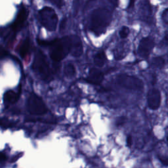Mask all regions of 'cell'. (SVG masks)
<instances>
[{
    "mask_svg": "<svg viewBox=\"0 0 168 168\" xmlns=\"http://www.w3.org/2000/svg\"><path fill=\"white\" fill-rule=\"evenodd\" d=\"M111 20V12L105 9H96L92 13L91 30L96 36H100L105 33Z\"/></svg>",
    "mask_w": 168,
    "mask_h": 168,
    "instance_id": "obj_1",
    "label": "cell"
},
{
    "mask_svg": "<svg viewBox=\"0 0 168 168\" xmlns=\"http://www.w3.org/2000/svg\"><path fill=\"white\" fill-rule=\"evenodd\" d=\"M50 57L53 61L59 62L70 53V37H64L51 42Z\"/></svg>",
    "mask_w": 168,
    "mask_h": 168,
    "instance_id": "obj_2",
    "label": "cell"
},
{
    "mask_svg": "<svg viewBox=\"0 0 168 168\" xmlns=\"http://www.w3.org/2000/svg\"><path fill=\"white\" fill-rule=\"evenodd\" d=\"M32 68L38 74H40L43 80L47 79L50 76L51 70L48 62L46 56L40 50L36 51L35 53Z\"/></svg>",
    "mask_w": 168,
    "mask_h": 168,
    "instance_id": "obj_3",
    "label": "cell"
},
{
    "mask_svg": "<svg viewBox=\"0 0 168 168\" xmlns=\"http://www.w3.org/2000/svg\"><path fill=\"white\" fill-rule=\"evenodd\" d=\"M39 17L42 24L48 31L53 32L57 29L58 24V17L54 9L46 7L39 12Z\"/></svg>",
    "mask_w": 168,
    "mask_h": 168,
    "instance_id": "obj_4",
    "label": "cell"
},
{
    "mask_svg": "<svg viewBox=\"0 0 168 168\" xmlns=\"http://www.w3.org/2000/svg\"><path fill=\"white\" fill-rule=\"evenodd\" d=\"M27 108L34 115H42L47 112V108L43 100L35 93H32L28 99Z\"/></svg>",
    "mask_w": 168,
    "mask_h": 168,
    "instance_id": "obj_5",
    "label": "cell"
},
{
    "mask_svg": "<svg viewBox=\"0 0 168 168\" xmlns=\"http://www.w3.org/2000/svg\"><path fill=\"white\" fill-rule=\"evenodd\" d=\"M118 85L125 88L133 90H140L143 87V83L141 80L127 75H120L116 78Z\"/></svg>",
    "mask_w": 168,
    "mask_h": 168,
    "instance_id": "obj_6",
    "label": "cell"
},
{
    "mask_svg": "<svg viewBox=\"0 0 168 168\" xmlns=\"http://www.w3.org/2000/svg\"><path fill=\"white\" fill-rule=\"evenodd\" d=\"M154 47V42L150 37H145L140 42L138 53L140 57L146 58L152 52Z\"/></svg>",
    "mask_w": 168,
    "mask_h": 168,
    "instance_id": "obj_7",
    "label": "cell"
},
{
    "mask_svg": "<svg viewBox=\"0 0 168 168\" xmlns=\"http://www.w3.org/2000/svg\"><path fill=\"white\" fill-rule=\"evenodd\" d=\"M147 102L150 108L157 110L161 104V94L158 89H152L148 93Z\"/></svg>",
    "mask_w": 168,
    "mask_h": 168,
    "instance_id": "obj_8",
    "label": "cell"
},
{
    "mask_svg": "<svg viewBox=\"0 0 168 168\" xmlns=\"http://www.w3.org/2000/svg\"><path fill=\"white\" fill-rule=\"evenodd\" d=\"M70 53L78 57L83 53V46L80 38L77 36H70Z\"/></svg>",
    "mask_w": 168,
    "mask_h": 168,
    "instance_id": "obj_9",
    "label": "cell"
},
{
    "mask_svg": "<svg viewBox=\"0 0 168 168\" xmlns=\"http://www.w3.org/2000/svg\"><path fill=\"white\" fill-rule=\"evenodd\" d=\"M28 15V10L24 7H22L20 9V11H19L15 22L11 26V30L12 32H14L15 33H16V32H18L22 28L25 21L27 20Z\"/></svg>",
    "mask_w": 168,
    "mask_h": 168,
    "instance_id": "obj_10",
    "label": "cell"
},
{
    "mask_svg": "<svg viewBox=\"0 0 168 168\" xmlns=\"http://www.w3.org/2000/svg\"><path fill=\"white\" fill-rule=\"evenodd\" d=\"M103 79H104V75L101 71L99 69L93 68L90 69L86 81L94 85H99Z\"/></svg>",
    "mask_w": 168,
    "mask_h": 168,
    "instance_id": "obj_11",
    "label": "cell"
},
{
    "mask_svg": "<svg viewBox=\"0 0 168 168\" xmlns=\"http://www.w3.org/2000/svg\"><path fill=\"white\" fill-rule=\"evenodd\" d=\"M19 98V93H17L12 90H9L5 92L3 96V102L5 106L8 108L11 105L15 103Z\"/></svg>",
    "mask_w": 168,
    "mask_h": 168,
    "instance_id": "obj_12",
    "label": "cell"
},
{
    "mask_svg": "<svg viewBox=\"0 0 168 168\" xmlns=\"http://www.w3.org/2000/svg\"><path fill=\"white\" fill-rule=\"evenodd\" d=\"M106 61V56L103 51L96 53L94 57L95 64L99 67H102L104 65Z\"/></svg>",
    "mask_w": 168,
    "mask_h": 168,
    "instance_id": "obj_13",
    "label": "cell"
},
{
    "mask_svg": "<svg viewBox=\"0 0 168 168\" xmlns=\"http://www.w3.org/2000/svg\"><path fill=\"white\" fill-rule=\"evenodd\" d=\"M30 48V42L29 39H27L21 45V47L20 48V55L24 58L27 56L29 52V50Z\"/></svg>",
    "mask_w": 168,
    "mask_h": 168,
    "instance_id": "obj_14",
    "label": "cell"
},
{
    "mask_svg": "<svg viewBox=\"0 0 168 168\" xmlns=\"http://www.w3.org/2000/svg\"><path fill=\"white\" fill-rule=\"evenodd\" d=\"M64 74L68 77L74 76L76 74V69H75L74 66L71 63L67 64V65L64 67Z\"/></svg>",
    "mask_w": 168,
    "mask_h": 168,
    "instance_id": "obj_15",
    "label": "cell"
},
{
    "mask_svg": "<svg viewBox=\"0 0 168 168\" xmlns=\"http://www.w3.org/2000/svg\"><path fill=\"white\" fill-rule=\"evenodd\" d=\"M124 45L123 44L121 47H119L115 52V59L116 60H120L124 58L127 55V51L124 48Z\"/></svg>",
    "mask_w": 168,
    "mask_h": 168,
    "instance_id": "obj_16",
    "label": "cell"
},
{
    "mask_svg": "<svg viewBox=\"0 0 168 168\" xmlns=\"http://www.w3.org/2000/svg\"><path fill=\"white\" fill-rule=\"evenodd\" d=\"M152 65L156 68H161L164 66V60L161 57H156L154 58L152 61Z\"/></svg>",
    "mask_w": 168,
    "mask_h": 168,
    "instance_id": "obj_17",
    "label": "cell"
},
{
    "mask_svg": "<svg viewBox=\"0 0 168 168\" xmlns=\"http://www.w3.org/2000/svg\"><path fill=\"white\" fill-rule=\"evenodd\" d=\"M13 126L12 121L7 118H0V127L3 128H9Z\"/></svg>",
    "mask_w": 168,
    "mask_h": 168,
    "instance_id": "obj_18",
    "label": "cell"
},
{
    "mask_svg": "<svg viewBox=\"0 0 168 168\" xmlns=\"http://www.w3.org/2000/svg\"><path fill=\"white\" fill-rule=\"evenodd\" d=\"M130 33V29L126 27H124L120 31V36L121 38H126Z\"/></svg>",
    "mask_w": 168,
    "mask_h": 168,
    "instance_id": "obj_19",
    "label": "cell"
},
{
    "mask_svg": "<svg viewBox=\"0 0 168 168\" xmlns=\"http://www.w3.org/2000/svg\"><path fill=\"white\" fill-rule=\"evenodd\" d=\"M49 1L59 8L62 7L64 5V0H49Z\"/></svg>",
    "mask_w": 168,
    "mask_h": 168,
    "instance_id": "obj_20",
    "label": "cell"
},
{
    "mask_svg": "<svg viewBox=\"0 0 168 168\" xmlns=\"http://www.w3.org/2000/svg\"><path fill=\"white\" fill-rule=\"evenodd\" d=\"M161 18H162V20H163L164 24L168 27V9H166L163 12Z\"/></svg>",
    "mask_w": 168,
    "mask_h": 168,
    "instance_id": "obj_21",
    "label": "cell"
},
{
    "mask_svg": "<svg viewBox=\"0 0 168 168\" xmlns=\"http://www.w3.org/2000/svg\"><path fill=\"white\" fill-rule=\"evenodd\" d=\"M126 120V118L125 117H120V118H119L117 120V121H116V126H120L123 125L125 123Z\"/></svg>",
    "mask_w": 168,
    "mask_h": 168,
    "instance_id": "obj_22",
    "label": "cell"
},
{
    "mask_svg": "<svg viewBox=\"0 0 168 168\" xmlns=\"http://www.w3.org/2000/svg\"><path fill=\"white\" fill-rule=\"evenodd\" d=\"M7 55H8L7 51H6L2 49H0V59H3V58L6 57Z\"/></svg>",
    "mask_w": 168,
    "mask_h": 168,
    "instance_id": "obj_23",
    "label": "cell"
},
{
    "mask_svg": "<svg viewBox=\"0 0 168 168\" xmlns=\"http://www.w3.org/2000/svg\"><path fill=\"white\" fill-rule=\"evenodd\" d=\"M160 161H161V163L166 166H168V157L166 158H160Z\"/></svg>",
    "mask_w": 168,
    "mask_h": 168,
    "instance_id": "obj_24",
    "label": "cell"
},
{
    "mask_svg": "<svg viewBox=\"0 0 168 168\" xmlns=\"http://www.w3.org/2000/svg\"><path fill=\"white\" fill-rule=\"evenodd\" d=\"M126 142H127V145L128 146H131L132 145V138L131 136H127V139H126Z\"/></svg>",
    "mask_w": 168,
    "mask_h": 168,
    "instance_id": "obj_25",
    "label": "cell"
},
{
    "mask_svg": "<svg viewBox=\"0 0 168 168\" xmlns=\"http://www.w3.org/2000/svg\"><path fill=\"white\" fill-rule=\"evenodd\" d=\"M135 0H130V3H129V6H128L129 9H131V8H132L133 7L134 3H135Z\"/></svg>",
    "mask_w": 168,
    "mask_h": 168,
    "instance_id": "obj_26",
    "label": "cell"
},
{
    "mask_svg": "<svg viewBox=\"0 0 168 168\" xmlns=\"http://www.w3.org/2000/svg\"><path fill=\"white\" fill-rule=\"evenodd\" d=\"M5 158H6L5 155L3 153H2V152H0V161L5 160Z\"/></svg>",
    "mask_w": 168,
    "mask_h": 168,
    "instance_id": "obj_27",
    "label": "cell"
},
{
    "mask_svg": "<svg viewBox=\"0 0 168 168\" xmlns=\"http://www.w3.org/2000/svg\"><path fill=\"white\" fill-rule=\"evenodd\" d=\"M65 21H62L61 24V28H60V30H62L64 27V24H65Z\"/></svg>",
    "mask_w": 168,
    "mask_h": 168,
    "instance_id": "obj_28",
    "label": "cell"
},
{
    "mask_svg": "<svg viewBox=\"0 0 168 168\" xmlns=\"http://www.w3.org/2000/svg\"><path fill=\"white\" fill-rule=\"evenodd\" d=\"M167 142H168V135H167Z\"/></svg>",
    "mask_w": 168,
    "mask_h": 168,
    "instance_id": "obj_29",
    "label": "cell"
}]
</instances>
